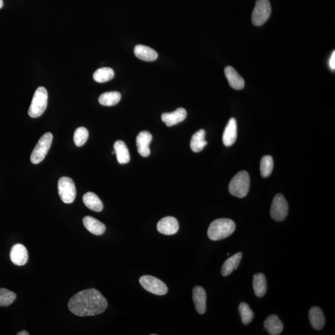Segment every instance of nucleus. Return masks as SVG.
<instances>
[{
	"mask_svg": "<svg viewBox=\"0 0 335 335\" xmlns=\"http://www.w3.org/2000/svg\"><path fill=\"white\" fill-rule=\"evenodd\" d=\"M264 326L271 335H278L283 330V324L276 315L269 316L264 321Z\"/></svg>",
	"mask_w": 335,
	"mask_h": 335,
	"instance_id": "6ab92c4d",
	"label": "nucleus"
},
{
	"mask_svg": "<svg viewBox=\"0 0 335 335\" xmlns=\"http://www.w3.org/2000/svg\"><path fill=\"white\" fill-rule=\"evenodd\" d=\"M179 230V222L175 217H164L157 224V230L161 234L166 235H174L177 234Z\"/></svg>",
	"mask_w": 335,
	"mask_h": 335,
	"instance_id": "9d476101",
	"label": "nucleus"
},
{
	"mask_svg": "<svg viewBox=\"0 0 335 335\" xmlns=\"http://www.w3.org/2000/svg\"><path fill=\"white\" fill-rule=\"evenodd\" d=\"M17 334L18 335H29V334H30V333H29L27 331L23 330L22 331L19 332V333H18Z\"/></svg>",
	"mask_w": 335,
	"mask_h": 335,
	"instance_id": "473e14b6",
	"label": "nucleus"
},
{
	"mask_svg": "<svg viewBox=\"0 0 335 335\" xmlns=\"http://www.w3.org/2000/svg\"><path fill=\"white\" fill-rule=\"evenodd\" d=\"M89 136L88 130L85 127H80L76 129L73 140L75 145L77 146H82L87 141Z\"/></svg>",
	"mask_w": 335,
	"mask_h": 335,
	"instance_id": "7c9ffc66",
	"label": "nucleus"
},
{
	"mask_svg": "<svg viewBox=\"0 0 335 335\" xmlns=\"http://www.w3.org/2000/svg\"><path fill=\"white\" fill-rule=\"evenodd\" d=\"M250 179L249 175L245 171L238 173L233 178L229 186V190L235 197L245 198L249 192Z\"/></svg>",
	"mask_w": 335,
	"mask_h": 335,
	"instance_id": "7ed1b4c3",
	"label": "nucleus"
},
{
	"mask_svg": "<svg viewBox=\"0 0 335 335\" xmlns=\"http://www.w3.org/2000/svg\"><path fill=\"white\" fill-rule=\"evenodd\" d=\"M10 258L13 263L18 266H23L28 262V252L24 245L17 243L12 248Z\"/></svg>",
	"mask_w": 335,
	"mask_h": 335,
	"instance_id": "9b49d317",
	"label": "nucleus"
},
{
	"mask_svg": "<svg viewBox=\"0 0 335 335\" xmlns=\"http://www.w3.org/2000/svg\"><path fill=\"white\" fill-rule=\"evenodd\" d=\"M329 66L332 70L335 69V52L333 51V54H332L331 58L329 59Z\"/></svg>",
	"mask_w": 335,
	"mask_h": 335,
	"instance_id": "2f4dec72",
	"label": "nucleus"
},
{
	"mask_svg": "<svg viewBox=\"0 0 335 335\" xmlns=\"http://www.w3.org/2000/svg\"><path fill=\"white\" fill-rule=\"evenodd\" d=\"M235 222L229 219H219L212 222L209 227L208 235L209 239L218 241L226 239L234 232Z\"/></svg>",
	"mask_w": 335,
	"mask_h": 335,
	"instance_id": "f03ea898",
	"label": "nucleus"
},
{
	"mask_svg": "<svg viewBox=\"0 0 335 335\" xmlns=\"http://www.w3.org/2000/svg\"><path fill=\"white\" fill-rule=\"evenodd\" d=\"M139 282L148 292L153 294L163 295L168 292V287L163 281L155 277L145 275L140 277Z\"/></svg>",
	"mask_w": 335,
	"mask_h": 335,
	"instance_id": "6e6552de",
	"label": "nucleus"
},
{
	"mask_svg": "<svg viewBox=\"0 0 335 335\" xmlns=\"http://www.w3.org/2000/svg\"><path fill=\"white\" fill-rule=\"evenodd\" d=\"M52 140L53 135L51 132H46L42 136L31 153V161L33 164H39L45 158L51 148Z\"/></svg>",
	"mask_w": 335,
	"mask_h": 335,
	"instance_id": "39448f33",
	"label": "nucleus"
},
{
	"mask_svg": "<svg viewBox=\"0 0 335 335\" xmlns=\"http://www.w3.org/2000/svg\"><path fill=\"white\" fill-rule=\"evenodd\" d=\"M271 15V5L269 0H256L251 22L256 26H262L268 20Z\"/></svg>",
	"mask_w": 335,
	"mask_h": 335,
	"instance_id": "423d86ee",
	"label": "nucleus"
},
{
	"mask_svg": "<svg viewBox=\"0 0 335 335\" xmlns=\"http://www.w3.org/2000/svg\"><path fill=\"white\" fill-rule=\"evenodd\" d=\"M289 206L281 194H278L274 197L271 208V216L276 221H284L288 214Z\"/></svg>",
	"mask_w": 335,
	"mask_h": 335,
	"instance_id": "1a4fd4ad",
	"label": "nucleus"
},
{
	"mask_svg": "<svg viewBox=\"0 0 335 335\" xmlns=\"http://www.w3.org/2000/svg\"><path fill=\"white\" fill-rule=\"evenodd\" d=\"M83 201L88 209L95 212H101L103 209L102 201L95 193L89 192L83 196Z\"/></svg>",
	"mask_w": 335,
	"mask_h": 335,
	"instance_id": "5701e85b",
	"label": "nucleus"
},
{
	"mask_svg": "<svg viewBox=\"0 0 335 335\" xmlns=\"http://www.w3.org/2000/svg\"><path fill=\"white\" fill-rule=\"evenodd\" d=\"M59 195L65 204H71L75 201L77 190L74 182L69 177H62L58 183Z\"/></svg>",
	"mask_w": 335,
	"mask_h": 335,
	"instance_id": "0eeeda50",
	"label": "nucleus"
},
{
	"mask_svg": "<svg viewBox=\"0 0 335 335\" xmlns=\"http://www.w3.org/2000/svg\"><path fill=\"white\" fill-rule=\"evenodd\" d=\"M239 311L243 324H250L251 322V321L253 320V311L251 310L249 305H248L247 303L245 302L241 303L239 306Z\"/></svg>",
	"mask_w": 335,
	"mask_h": 335,
	"instance_id": "c756f323",
	"label": "nucleus"
},
{
	"mask_svg": "<svg viewBox=\"0 0 335 335\" xmlns=\"http://www.w3.org/2000/svg\"><path fill=\"white\" fill-rule=\"evenodd\" d=\"M309 319L311 326L316 330H320L325 323L322 310L318 307H313L309 311Z\"/></svg>",
	"mask_w": 335,
	"mask_h": 335,
	"instance_id": "412c9836",
	"label": "nucleus"
},
{
	"mask_svg": "<svg viewBox=\"0 0 335 335\" xmlns=\"http://www.w3.org/2000/svg\"><path fill=\"white\" fill-rule=\"evenodd\" d=\"M108 307V302L100 292L89 289L77 293L70 299V311L79 316H94L103 313Z\"/></svg>",
	"mask_w": 335,
	"mask_h": 335,
	"instance_id": "f257e3e1",
	"label": "nucleus"
},
{
	"mask_svg": "<svg viewBox=\"0 0 335 335\" xmlns=\"http://www.w3.org/2000/svg\"><path fill=\"white\" fill-rule=\"evenodd\" d=\"M114 77V70L109 67L101 68L94 73L93 78L96 82L105 83L111 80Z\"/></svg>",
	"mask_w": 335,
	"mask_h": 335,
	"instance_id": "bb28decb",
	"label": "nucleus"
},
{
	"mask_svg": "<svg viewBox=\"0 0 335 335\" xmlns=\"http://www.w3.org/2000/svg\"><path fill=\"white\" fill-rule=\"evenodd\" d=\"M84 226L89 232L94 235H103L105 232L106 226L98 220L91 216H86L83 220Z\"/></svg>",
	"mask_w": 335,
	"mask_h": 335,
	"instance_id": "f3484780",
	"label": "nucleus"
},
{
	"mask_svg": "<svg viewBox=\"0 0 335 335\" xmlns=\"http://www.w3.org/2000/svg\"><path fill=\"white\" fill-rule=\"evenodd\" d=\"M206 132L201 129L193 135L191 140L190 146L194 152L198 153L202 151L208 142L205 140Z\"/></svg>",
	"mask_w": 335,
	"mask_h": 335,
	"instance_id": "b1692460",
	"label": "nucleus"
},
{
	"mask_svg": "<svg viewBox=\"0 0 335 335\" xmlns=\"http://www.w3.org/2000/svg\"><path fill=\"white\" fill-rule=\"evenodd\" d=\"M152 135L147 131H142L139 133L136 138L137 151L140 155L143 157H147L150 155V150L149 145L152 140Z\"/></svg>",
	"mask_w": 335,
	"mask_h": 335,
	"instance_id": "f8f14e48",
	"label": "nucleus"
},
{
	"mask_svg": "<svg viewBox=\"0 0 335 335\" xmlns=\"http://www.w3.org/2000/svg\"><path fill=\"white\" fill-rule=\"evenodd\" d=\"M121 99V95L117 91H110L106 92L99 96V102L101 105L105 106H112L116 105Z\"/></svg>",
	"mask_w": 335,
	"mask_h": 335,
	"instance_id": "a878e982",
	"label": "nucleus"
},
{
	"mask_svg": "<svg viewBox=\"0 0 335 335\" xmlns=\"http://www.w3.org/2000/svg\"><path fill=\"white\" fill-rule=\"evenodd\" d=\"M253 287L256 296L262 297L265 295L267 290V281L264 274L257 273L254 275Z\"/></svg>",
	"mask_w": 335,
	"mask_h": 335,
	"instance_id": "393cba45",
	"label": "nucleus"
},
{
	"mask_svg": "<svg viewBox=\"0 0 335 335\" xmlns=\"http://www.w3.org/2000/svg\"><path fill=\"white\" fill-rule=\"evenodd\" d=\"M16 299H17V295L15 292L5 289V288L0 289V306L1 307H7L12 304Z\"/></svg>",
	"mask_w": 335,
	"mask_h": 335,
	"instance_id": "c85d7f7f",
	"label": "nucleus"
},
{
	"mask_svg": "<svg viewBox=\"0 0 335 335\" xmlns=\"http://www.w3.org/2000/svg\"><path fill=\"white\" fill-rule=\"evenodd\" d=\"M134 54L138 59L145 62H153L158 58V54L153 49L143 45L135 47Z\"/></svg>",
	"mask_w": 335,
	"mask_h": 335,
	"instance_id": "a211bd4d",
	"label": "nucleus"
},
{
	"mask_svg": "<svg viewBox=\"0 0 335 335\" xmlns=\"http://www.w3.org/2000/svg\"><path fill=\"white\" fill-rule=\"evenodd\" d=\"M242 258V253L241 252L237 253L231 257L228 258L222 267V275L223 276L230 275L239 266Z\"/></svg>",
	"mask_w": 335,
	"mask_h": 335,
	"instance_id": "aec40b11",
	"label": "nucleus"
},
{
	"mask_svg": "<svg viewBox=\"0 0 335 335\" xmlns=\"http://www.w3.org/2000/svg\"><path fill=\"white\" fill-rule=\"evenodd\" d=\"M4 6V1L3 0H0V9Z\"/></svg>",
	"mask_w": 335,
	"mask_h": 335,
	"instance_id": "72a5a7b5",
	"label": "nucleus"
},
{
	"mask_svg": "<svg viewBox=\"0 0 335 335\" xmlns=\"http://www.w3.org/2000/svg\"><path fill=\"white\" fill-rule=\"evenodd\" d=\"M274 166L273 159L271 156L266 155L261 159L260 163L261 175L264 178L268 177L273 172Z\"/></svg>",
	"mask_w": 335,
	"mask_h": 335,
	"instance_id": "cd10ccee",
	"label": "nucleus"
},
{
	"mask_svg": "<svg viewBox=\"0 0 335 335\" xmlns=\"http://www.w3.org/2000/svg\"><path fill=\"white\" fill-rule=\"evenodd\" d=\"M187 116V111L184 108H180L170 113L162 114L161 120L165 123L168 127H172L183 122Z\"/></svg>",
	"mask_w": 335,
	"mask_h": 335,
	"instance_id": "2eb2a0df",
	"label": "nucleus"
},
{
	"mask_svg": "<svg viewBox=\"0 0 335 335\" xmlns=\"http://www.w3.org/2000/svg\"><path fill=\"white\" fill-rule=\"evenodd\" d=\"M48 93L46 89L40 86L37 89L31 102L28 114L33 118L41 116L48 106Z\"/></svg>",
	"mask_w": 335,
	"mask_h": 335,
	"instance_id": "20e7f679",
	"label": "nucleus"
},
{
	"mask_svg": "<svg viewBox=\"0 0 335 335\" xmlns=\"http://www.w3.org/2000/svg\"><path fill=\"white\" fill-rule=\"evenodd\" d=\"M225 75L229 85L235 90H242L245 86V80L239 72L231 66H227L225 69Z\"/></svg>",
	"mask_w": 335,
	"mask_h": 335,
	"instance_id": "4468645a",
	"label": "nucleus"
},
{
	"mask_svg": "<svg viewBox=\"0 0 335 335\" xmlns=\"http://www.w3.org/2000/svg\"><path fill=\"white\" fill-rule=\"evenodd\" d=\"M193 299L198 313L204 314L206 310V292L204 288L196 286L193 292Z\"/></svg>",
	"mask_w": 335,
	"mask_h": 335,
	"instance_id": "dca6fc26",
	"label": "nucleus"
},
{
	"mask_svg": "<svg viewBox=\"0 0 335 335\" xmlns=\"http://www.w3.org/2000/svg\"><path fill=\"white\" fill-rule=\"evenodd\" d=\"M114 153L120 164H126L130 161V154L126 145L122 140H117L114 145Z\"/></svg>",
	"mask_w": 335,
	"mask_h": 335,
	"instance_id": "4be33fe9",
	"label": "nucleus"
},
{
	"mask_svg": "<svg viewBox=\"0 0 335 335\" xmlns=\"http://www.w3.org/2000/svg\"><path fill=\"white\" fill-rule=\"evenodd\" d=\"M237 138V120L235 118H231L229 120L225 129L222 140L224 145L230 146L234 145Z\"/></svg>",
	"mask_w": 335,
	"mask_h": 335,
	"instance_id": "ddd939ff",
	"label": "nucleus"
}]
</instances>
